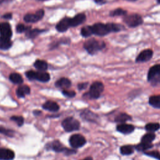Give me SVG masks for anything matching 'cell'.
Listing matches in <instances>:
<instances>
[{
    "mask_svg": "<svg viewBox=\"0 0 160 160\" xmlns=\"http://www.w3.org/2000/svg\"><path fill=\"white\" fill-rule=\"evenodd\" d=\"M160 128V124L157 122L148 123L146 125L145 129L148 132H154Z\"/></svg>",
    "mask_w": 160,
    "mask_h": 160,
    "instance_id": "31",
    "label": "cell"
},
{
    "mask_svg": "<svg viewBox=\"0 0 160 160\" xmlns=\"http://www.w3.org/2000/svg\"><path fill=\"white\" fill-rule=\"evenodd\" d=\"M55 85L58 88H62L63 89H66L71 86V82L69 79H68L66 78H60L59 79H58L56 82Z\"/></svg>",
    "mask_w": 160,
    "mask_h": 160,
    "instance_id": "18",
    "label": "cell"
},
{
    "mask_svg": "<svg viewBox=\"0 0 160 160\" xmlns=\"http://www.w3.org/2000/svg\"><path fill=\"white\" fill-rule=\"evenodd\" d=\"M12 1H14V0H0V4H4V3H8Z\"/></svg>",
    "mask_w": 160,
    "mask_h": 160,
    "instance_id": "42",
    "label": "cell"
},
{
    "mask_svg": "<svg viewBox=\"0 0 160 160\" xmlns=\"http://www.w3.org/2000/svg\"><path fill=\"white\" fill-rule=\"evenodd\" d=\"M152 147V144L151 143H145V142H141L137 144L135 146V148L139 151H144L148 149H150Z\"/></svg>",
    "mask_w": 160,
    "mask_h": 160,
    "instance_id": "30",
    "label": "cell"
},
{
    "mask_svg": "<svg viewBox=\"0 0 160 160\" xmlns=\"http://www.w3.org/2000/svg\"><path fill=\"white\" fill-rule=\"evenodd\" d=\"M106 44L104 42L98 41L94 38H91L87 40L84 43V48L90 54H94L98 51L104 48Z\"/></svg>",
    "mask_w": 160,
    "mask_h": 160,
    "instance_id": "1",
    "label": "cell"
},
{
    "mask_svg": "<svg viewBox=\"0 0 160 160\" xmlns=\"http://www.w3.org/2000/svg\"><path fill=\"white\" fill-rule=\"evenodd\" d=\"M12 46L11 39L0 37V49L8 50Z\"/></svg>",
    "mask_w": 160,
    "mask_h": 160,
    "instance_id": "21",
    "label": "cell"
},
{
    "mask_svg": "<svg viewBox=\"0 0 160 160\" xmlns=\"http://www.w3.org/2000/svg\"><path fill=\"white\" fill-rule=\"evenodd\" d=\"M104 91V85L101 82L96 81L93 82L89 91V96L92 99L98 98Z\"/></svg>",
    "mask_w": 160,
    "mask_h": 160,
    "instance_id": "6",
    "label": "cell"
},
{
    "mask_svg": "<svg viewBox=\"0 0 160 160\" xmlns=\"http://www.w3.org/2000/svg\"><path fill=\"white\" fill-rule=\"evenodd\" d=\"M9 79L14 84H21L23 82V79L22 76L17 72L11 73L9 75Z\"/></svg>",
    "mask_w": 160,
    "mask_h": 160,
    "instance_id": "26",
    "label": "cell"
},
{
    "mask_svg": "<svg viewBox=\"0 0 160 160\" xmlns=\"http://www.w3.org/2000/svg\"><path fill=\"white\" fill-rule=\"evenodd\" d=\"M108 28L109 30V32H118L121 31L122 28V26L120 24H116V23H107Z\"/></svg>",
    "mask_w": 160,
    "mask_h": 160,
    "instance_id": "32",
    "label": "cell"
},
{
    "mask_svg": "<svg viewBox=\"0 0 160 160\" xmlns=\"http://www.w3.org/2000/svg\"><path fill=\"white\" fill-rule=\"evenodd\" d=\"M11 119L15 121L17 124L19 126H21L24 123V118L22 116H13L11 118Z\"/></svg>",
    "mask_w": 160,
    "mask_h": 160,
    "instance_id": "37",
    "label": "cell"
},
{
    "mask_svg": "<svg viewBox=\"0 0 160 160\" xmlns=\"http://www.w3.org/2000/svg\"><path fill=\"white\" fill-rule=\"evenodd\" d=\"M86 20V15L84 13H79L76 14L70 19L71 27H75L83 23Z\"/></svg>",
    "mask_w": 160,
    "mask_h": 160,
    "instance_id": "15",
    "label": "cell"
},
{
    "mask_svg": "<svg viewBox=\"0 0 160 160\" xmlns=\"http://www.w3.org/2000/svg\"><path fill=\"white\" fill-rule=\"evenodd\" d=\"M157 2H158L159 4H160V0H157Z\"/></svg>",
    "mask_w": 160,
    "mask_h": 160,
    "instance_id": "45",
    "label": "cell"
},
{
    "mask_svg": "<svg viewBox=\"0 0 160 160\" xmlns=\"http://www.w3.org/2000/svg\"><path fill=\"white\" fill-rule=\"evenodd\" d=\"M30 29H31V26H26L24 24H21V23L17 24V26L16 27V32L18 33L26 32L27 31H28Z\"/></svg>",
    "mask_w": 160,
    "mask_h": 160,
    "instance_id": "34",
    "label": "cell"
},
{
    "mask_svg": "<svg viewBox=\"0 0 160 160\" xmlns=\"http://www.w3.org/2000/svg\"><path fill=\"white\" fill-rule=\"evenodd\" d=\"M82 160H92V159L91 157H87V158H86L85 159H82Z\"/></svg>",
    "mask_w": 160,
    "mask_h": 160,
    "instance_id": "43",
    "label": "cell"
},
{
    "mask_svg": "<svg viewBox=\"0 0 160 160\" xmlns=\"http://www.w3.org/2000/svg\"><path fill=\"white\" fill-rule=\"evenodd\" d=\"M92 34H93V32H92L91 26H86L81 28V34L82 35V36L84 38H88L91 36Z\"/></svg>",
    "mask_w": 160,
    "mask_h": 160,
    "instance_id": "27",
    "label": "cell"
},
{
    "mask_svg": "<svg viewBox=\"0 0 160 160\" xmlns=\"http://www.w3.org/2000/svg\"><path fill=\"white\" fill-rule=\"evenodd\" d=\"M51 148L56 152H64L66 154H70L76 152V151L74 150L67 149L59 141H53L51 144Z\"/></svg>",
    "mask_w": 160,
    "mask_h": 160,
    "instance_id": "11",
    "label": "cell"
},
{
    "mask_svg": "<svg viewBox=\"0 0 160 160\" xmlns=\"http://www.w3.org/2000/svg\"><path fill=\"white\" fill-rule=\"evenodd\" d=\"M127 14V11L121 8L116 9L110 12L109 15L111 16H126Z\"/></svg>",
    "mask_w": 160,
    "mask_h": 160,
    "instance_id": "33",
    "label": "cell"
},
{
    "mask_svg": "<svg viewBox=\"0 0 160 160\" xmlns=\"http://www.w3.org/2000/svg\"><path fill=\"white\" fill-rule=\"evenodd\" d=\"M117 130L123 134H129L134 131V126L131 124H128L125 123H122L117 126Z\"/></svg>",
    "mask_w": 160,
    "mask_h": 160,
    "instance_id": "17",
    "label": "cell"
},
{
    "mask_svg": "<svg viewBox=\"0 0 160 160\" xmlns=\"http://www.w3.org/2000/svg\"><path fill=\"white\" fill-rule=\"evenodd\" d=\"M30 92V88L27 85L19 86L16 89V94L19 98H24Z\"/></svg>",
    "mask_w": 160,
    "mask_h": 160,
    "instance_id": "20",
    "label": "cell"
},
{
    "mask_svg": "<svg viewBox=\"0 0 160 160\" xmlns=\"http://www.w3.org/2000/svg\"><path fill=\"white\" fill-rule=\"evenodd\" d=\"M91 27H92L93 34L97 36H103L107 35L108 33L110 32L106 24L98 22L91 26Z\"/></svg>",
    "mask_w": 160,
    "mask_h": 160,
    "instance_id": "7",
    "label": "cell"
},
{
    "mask_svg": "<svg viewBox=\"0 0 160 160\" xmlns=\"http://www.w3.org/2000/svg\"><path fill=\"white\" fill-rule=\"evenodd\" d=\"M2 18H3L5 19H10L12 18V14L11 12L6 13L2 16Z\"/></svg>",
    "mask_w": 160,
    "mask_h": 160,
    "instance_id": "40",
    "label": "cell"
},
{
    "mask_svg": "<svg viewBox=\"0 0 160 160\" xmlns=\"http://www.w3.org/2000/svg\"><path fill=\"white\" fill-rule=\"evenodd\" d=\"M86 142V140L84 136L79 134L72 135L69 138V143L72 148H79L84 146Z\"/></svg>",
    "mask_w": 160,
    "mask_h": 160,
    "instance_id": "8",
    "label": "cell"
},
{
    "mask_svg": "<svg viewBox=\"0 0 160 160\" xmlns=\"http://www.w3.org/2000/svg\"><path fill=\"white\" fill-rule=\"evenodd\" d=\"M62 126L67 132H71L78 130L80 127L79 122L72 117H68L62 122Z\"/></svg>",
    "mask_w": 160,
    "mask_h": 160,
    "instance_id": "3",
    "label": "cell"
},
{
    "mask_svg": "<svg viewBox=\"0 0 160 160\" xmlns=\"http://www.w3.org/2000/svg\"><path fill=\"white\" fill-rule=\"evenodd\" d=\"M34 67L39 71H45L48 69V64L45 61L38 59L34 64Z\"/></svg>",
    "mask_w": 160,
    "mask_h": 160,
    "instance_id": "23",
    "label": "cell"
},
{
    "mask_svg": "<svg viewBox=\"0 0 160 160\" xmlns=\"http://www.w3.org/2000/svg\"><path fill=\"white\" fill-rule=\"evenodd\" d=\"M81 116L84 120L91 122H96L98 119L97 114L88 109H84L82 111L81 113Z\"/></svg>",
    "mask_w": 160,
    "mask_h": 160,
    "instance_id": "14",
    "label": "cell"
},
{
    "mask_svg": "<svg viewBox=\"0 0 160 160\" xmlns=\"http://www.w3.org/2000/svg\"><path fill=\"white\" fill-rule=\"evenodd\" d=\"M70 18L65 17L62 19H61L56 24V28L58 31L62 32L66 31L69 27H71L70 25Z\"/></svg>",
    "mask_w": 160,
    "mask_h": 160,
    "instance_id": "13",
    "label": "cell"
},
{
    "mask_svg": "<svg viewBox=\"0 0 160 160\" xmlns=\"http://www.w3.org/2000/svg\"><path fill=\"white\" fill-rule=\"evenodd\" d=\"M153 52L151 49H148L141 51L136 59L137 62H143L149 61L152 57Z\"/></svg>",
    "mask_w": 160,
    "mask_h": 160,
    "instance_id": "12",
    "label": "cell"
},
{
    "mask_svg": "<svg viewBox=\"0 0 160 160\" xmlns=\"http://www.w3.org/2000/svg\"><path fill=\"white\" fill-rule=\"evenodd\" d=\"M124 22L131 28H135L140 26L143 22L142 17L138 14H131L129 15H126L123 19Z\"/></svg>",
    "mask_w": 160,
    "mask_h": 160,
    "instance_id": "5",
    "label": "cell"
},
{
    "mask_svg": "<svg viewBox=\"0 0 160 160\" xmlns=\"http://www.w3.org/2000/svg\"><path fill=\"white\" fill-rule=\"evenodd\" d=\"M26 77L30 80H38L39 81L46 82L50 79V76L49 73L45 71H28L26 72Z\"/></svg>",
    "mask_w": 160,
    "mask_h": 160,
    "instance_id": "2",
    "label": "cell"
},
{
    "mask_svg": "<svg viewBox=\"0 0 160 160\" xmlns=\"http://www.w3.org/2000/svg\"><path fill=\"white\" fill-rule=\"evenodd\" d=\"M155 134L152 132H148L147 134H144L142 138H141V142H145V143H151V142L155 139Z\"/></svg>",
    "mask_w": 160,
    "mask_h": 160,
    "instance_id": "28",
    "label": "cell"
},
{
    "mask_svg": "<svg viewBox=\"0 0 160 160\" xmlns=\"http://www.w3.org/2000/svg\"><path fill=\"white\" fill-rule=\"evenodd\" d=\"M126 1H136L137 0H126Z\"/></svg>",
    "mask_w": 160,
    "mask_h": 160,
    "instance_id": "44",
    "label": "cell"
},
{
    "mask_svg": "<svg viewBox=\"0 0 160 160\" xmlns=\"http://www.w3.org/2000/svg\"><path fill=\"white\" fill-rule=\"evenodd\" d=\"M0 133L11 137H12L14 135L13 131L9 129H6L4 127H2L1 126H0Z\"/></svg>",
    "mask_w": 160,
    "mask_h": 160,
    "instance_id": "35",
    "label": "cell"
},
{
    "mask_svg": "<svg viewBox=\"0 0 160 160\" xmlns=\"http://www.w3.org/2000/svg\"><path fill=\"white\" fill-rule=\"evenodd\" d=\"M144 154L148 156H151L154 158H156L158 160H160V153L157 151H151L145 152Z\"/></svg>",
    "mask_w": 160,
    "mask_h": 160,
    "instance_id": "36",
    "label": "cell"
},
{
    "mask_svg": "<svg viewBox=\"0 0 160 160\" xmlns=\"http://www.w3.org/2000/svg\"><path fill=\"white\" fill-rule=\"evenodd\" d=\"M12 35V32L10 24L8 22L0 23V37L11 39Z\"/></svg>",
    "mask_w": 160,
    "mask_h": 160,
    "instance_id": "10",
    "label": "cell"
},
{
    "mask_svg": "<svg viewBox=\"0 0 160 160\" xmlns=\"http://www.w3.org/2000/svg\"><path fill=\"white\" fill-rule=\"evenodd\" d=\"M62 92L68 98H73L76 95V92L74 91H69L68 89H64Z\"/></svg>",
    "mask_w": 160,
    "mask_h": 160,
    "instance_id": "38",
    "label": "cell"
},
{
    "mask_svg": "<svg viewBox=\"0 0 160 160\" xmlns=\"http://www.w3.org/2000/svg\"><path fill=\"white\" fill-rule=\"evenodd\" d=\"M148 79L153 85L160 82V64L154 65L149 69Z\"/></svg>",
    "mask_w": 160,
    "mask_h": 160,
    "instance_id": "4",
    "label": "cell"
},
{
    "mask_svg": "<svg viewBox=\"0 0 160 160\" xmlns=\"http://www.w3.org/2000/svg\"><path fill=\"white\" fill-rule=\"evenodd\" d=\"M88 83L87 82H82V83H80L78 85V89H80V90H82V89H86L88 86Z\"/></svg>",
    "mask_w": 160,
    "mask_h": 160,
    "instance_id": "39",
    "label": "cell"
},
{
    "mask_svg": "<svg viewBox=\"0 0 160 160\" xmlns=\"http://www.w3.org/2000/svg\"><path fill=\"white\" fill-rule=\"evenodd\" d=\"M14 158V152L7 148H0V160H12Z\"/></svg>",
    "mask_w": 160,
    "mask_h": 160,
    "instance_id": "16",
    "label": "cell"
},
{
    "mask_svg": "<svg viewBox=\"0 0 160 160\" xmlns=\"http://www.w3.org/2000/svg\"><path fill=\"white\" fill-rule=\"evenodd\" d=\"M121 153L123 155H129L133 153L134 147L131 145H125L121 147Z\"/></svg>",
    "mask_w": 160,
    "mask_h": 160,
    "instance_id": "29",
    "label": "cell"
},
{
    "mask_svg": "<svg viewBox=\"0 0 160 160\" xmlns=\"http://www.w3.org/2000/svg\"><path fill=\"white\" fill-rule=\"evenodd\" d=\"M149 103L155 108H160V95L151 96L149 99Z\"/></svg>",
    "mask_w": 160,
    "mask_h": 160,
    "instance_id": "22",
    "label": "cell"
},
{
    "mask_svg": "<svg viewBox=\"0 0 160 160\" xmlns=\"http://www.w3.org/2000/svg\"><path fill=\"white\" fill-rule=\"evenodd\" d=\"M42 108L44 109L48 110V111H51V112H56L59 109V105L56 102L52 101H46L42 105Z\"/></svg>",
    "mask_w": 160,
    "mask_h": 160,
    "instance_id": "19",
    "label": "cell"
},
{
    "mask_svg": "<svg viewBox=\"0 0 160 160\" xmlns=\"http://www.w3.org/2000/svg\"><path fill=\"white\" fill-rule=\"evenodd\" d=\"M94 2L98 4H100V5H102V4H104V3L106 2V0H94Z\"/></svg>",
    "mask_w": 160,
    "mask_h": 160,
    "instance_id": "41",
    "label": "cell"
},
{
    "mask_svg": "<svg viewBox=\"0 0 160 160\" xmlns=\"http://www.w3.org/2000/svg\"><path fill=\"white\" fill-rule=\"evenodd\" d=\"M43 29H29L26 32V36L28 38L30 39H34L37 36H38L40 33L43 32Z\"/></svg>",
    "mask_w": 160,
    "mask_h": 160,
    "instance_id": "24",
    "label": "cell"
},
{
    "mask_svg": "<svg viewBox=\"0 0 160 160\" xmlns=\"http://www.w3.org/2000/svg\"><path fill=\"white\" fill-rule=\"evenodd\" d=\"M36 1H46V0H36Z\"/></svg>",
    "mask_w": 160,
    "mask_h": 160,
    "instance_id": "46",
    "label": "cell"
},
{
    "mask_svg": "<svg viewBox=\"0 0 160 160\" xmlns=\"http://www.w3.org/2000/svg\"><path fill=\"white\" fill-rule=\"evenodd\" d=\"M44 15V11L43 9H39L35 13L26 14L24 16V20L26 22H36L41 20Z\"/></svg>",
    "mask_w": 160,
    "mask_h": 160,
    "instance_id": "9",
    "label": "cell"
},
{
    "mask_svg": "<svg viewBox=\"0 0 160 160\" xmlns=\"http://www.w3.org/2000/svg\"><path fill=\"white\" fill-rule=\"evenodd\" d=\"M131 119V116L128 115L126 113L124 112H121L118 114L116 118H115V121L117 122H121V123H124L126 122L128 120H130Z\"/></svg>",
    "mask_w": 160,
    "mask_h": 160,
    "instance_id": "25",
    "label": "cell"
}]
</instances>
